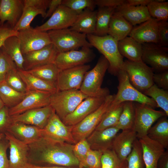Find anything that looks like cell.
Wrapping results in <instances>:
<instances>
[{
  "label": "cell",
  "mask_w": 168,
  "mask_h": 168,
  "mask_svg": "<svg viewBox=\"0 0 168 168\" xmlns=\"http://www.w3.org/2000/svg\"><path fill=\"white\" fill-rule=\"evenodd\" d=\"M143 93L152 99L156 103L157 108L162 109L168 116V91L160 88L154 84Z\"/></svg>",
  "instance_id": "37"
},
{
  "label": "cell",
  "mask_w": 168,
  "mask_h": 168,
  "mask_svg": "<svg viewBox=\"0 0 168 168\" xmlns=\"http://www.w3.org/2000/svg\"><path fill=\"white\" fill-rule=\"evenodd\" d=\"M123 68L127 73L132 86L142 93L154 84L153 71L142 61H124Z\"/></svg>",
  "instance_id": "8"
},
{
  "label": "cell",
  "mask_w": 168,
  "mask_h": 168,
  "mask_svg": "<svg viewBox=\"0 0 168 168\" xmlns=\"http://www.w3.org/2000/svg\"><path fill=\"white\" fill-rule=\"evenodd\" d=\"M23 0H1L0 4V24L5 21L12 28L15 26L24 8Z\"/></svg>",
  "instance_id": "22"
},
{
  "label": "cell",
  "mask_w": 168,
  "mask_h": 168,
  "mask_svg": "<svg viewBox=\"0 0 168 168\" xmlns=\"http://www.w3.org/2000/svg\"><path fill=\"white\" fill-rule=\"evenodd\" d=\"M1 0H0V3H1Z\"/></svg>",
  "instance_id": "62"
},
{
  "label": "cell",
  "mask_w": 168,
  "mask_h": 168,
  "mask_svg": "<svg viewBox=\"0 0 168 168\" xmlns=\"http://www.w3.org/2000/svg\"><path fill=\"white\" fill-rule=\"evenodd\" d=\"M124 0H95V4L100 7H114L123 5L125 3Z\"/></svg>",
  "instance_id": "55"
},
{
  "label": "cell",
  "mask_w": 168,
  "mask_h": 168,
  "mask_svg": "<svg viewBox=\"0 0 168 168\" xmlns=\"http://www.w3.org/2000/svg\"><path fill=\"white\" fill-rule=\"evenodd\" d=\"M24 7H33L46 12L50 0H23Z\"/></svg>",
  "instance_id": "52"
},
{
  "label": "cell",
  "mask_w": 168,
  "mask_h": 168,
  "mask_svg": "<svg viewBox=\"0 0 168 168\" xmlns=\"http://www.w3.org/2000/svg\"><path fill=\"white\" fill-rule=\"evenodd\" d=\"M147 7L151 17L158 21H167L168 2H160L152 0Z\"/></svg>",
  "instance_id": "42"
},
{
  "label": "cell",
  "mask_w": 168,
  "mask_h": 168,
  "mask_svg": "<svg viewBox=\"0 0 168 168\" xmlns=\"http://www.w3.org/2000/svg\"><path fill=\"white\" fill-rule=\"evenodd\" d=\"M138 140L142 147L145 168H157L158 161L165 151V148L147 135Z\"/></svg>",
  "instance_id": "23"
},
{
  "label": "cell",
  "mask_w": 168,
  "mask_h": 168,
  "mask_svg": "<svg viewBox=\"0 0 168 168\" xmlns=\"http://www.w3.org/2000/svg\"><path fill=\"white\" fill-rule=\"evenodd\" d=\"M46 14V11L33 7H24L21 16L13 29L18 32L29 28L31 27L30 24L31 21L35 16L40 15L44 19Z\"/></svg>",
  "instance_id": "38"
},
{
  "label": "cell",
  "mask_w": 168,
  "mask_h": 168,
  "mask_svg": "<svg viewBox=\"0 0 168 168\" xmlns=\"http://www.w3.org/2000/svg\"><path fill=\"white\" fill-rule=\"evenodd\" d=\"M142 60L148 64L153 72H160L168 70V49L152 43L142 44Z\"/></svg>",
  "instance_id": "10"
},
{
  "label": "cell",
  "mask_w": 168,
  "mask_h": 168,
  "mask_svg": "<svg viewBox=\"0 0 168 168\" xmlns=\"http://www.w3.org/2000/svg\"><path fill=\"white\" fill-rule=\"evenodd\" d=\"M95 54L91 48L82 47L79 50L58 52L54 64L59 71L86 64L95 58Z\"/></svg>",
  "instance_id": "12"
},
{
  "label": "cell",
  "mask_w": 168,
  "mask_h": 168,
  "mask_svg": "<svg viewBox=\"0 0 168 168\" xmlns=\"http://www.w3.org/2000/svg\"><path fill=\"white\" fill-rule=\"evenodd\" d=\"M86 38L92 47L96 48L108 61L109 73L116 76L123 69L124 63L123 57L118 50V41L108 35L100 36L88 34Z\"/></svg>",
  "instance_id": "2"
},
{
  "label": "cell",
  "mask_w": 168,
  "mask_h": 168,
  "mask_svg": "<svg viewBox=\"0 0 168 168\" xmlns=\"http://www.w3.org/2000/svg\"><path fill=\"white\" fill-rule=\"evenodd\" d=\"M17 68L12 58L0 49V82L5 81L6 76L11 69Z\"/></svg>",
  "instance_id": "46"
},
{
  "label": "cell",
  "mask_w": 168,
  "mask_h": 168,
  "mask_svg": "<svg viewBox=\"0 0 168 168\" xmlns=\"http://www.w3.org/2000/svg\"><path fill=\"white\" fill-rule=\"evenodd\" d=\"M158 20L151 17L147 21L133 27L128 36L141 44H158Z\"/></svg>",
  "instance_id": "20"
},
{
  "label": "cell",
  "mask_w": 168,
  "mask_h": 168,
  "mask_svg": "<svg viewBox=\"0 0 168 168\" xmlns=\"http://www.w3.org/2000/svg\"><path fill=\"white\" fill-rule=\"evenodd\" d=\"M1 49L8 55L15 63L18 69L24 70V58L19 39L16 35L7 38Z\"/></svg>",
  "instance_id": "31"
},
{
  "label": "cell",
  "mask_w": 168,
  "mask_h": 168,
  "mask_svg": "<svg viewBox=\"0 0 168 168\" xmlns=\"http://www.w3.org/2000/svg\"><path fill=\"white\" fill-rule=\"evenodd\" d=\"M73 145L43 134L28 144L29 162L40 166L79 167V161L73 152Z\"/></svg>",
  "instance_id": "1"
},
{
  "label": "cell",
  "mask_w": 168,
  "mask_h": 168,
  "mask_svg": "<svg viewBox=\"0 0 168 168\" xmlns=\"http://www.w3.org/2000/svg\"><path fill=\"white\" fill-rule=\"evenodd\" d=\"M6 130L17 139L27 144L35 142L43 135V129L19 122H12Z\"/></svg>",
  "instance_id": "25"
},
{
  "label": "cell",
  "mask_w": 168,
  "mask_h": 168,
  "mask_svg": "<svg viewBox=\"0 0 168 168\" xmlns=\"http://www.w3.org/2000/svg\"><path fill=\"white\" fill-rule=\"evenodd\" d=\"M102 153L100 151L91 149L84 162L79 168H101Z\"/></svg>",
  "instance_id": "47"
},
{
  "label": "cell",
  "mask_w": 168,
  "mask_h": 168,
  "mask_svg": "<svg viewBox=\"0 0 168 168\" xmlns=\"http://www.w3.org/2000/svg\"><path fill=\"white\" fill-rule=\"evenodd\" d=\"M157 168H168V151H165L160 157L157 164Z\"/></svg>",
  "instance_id": "57"
},
{
  "label": "cell",
  "mask_w": 168,
  "mask_h": 168,
  "mask_svg": "<svg viewBox=\"0 0 168 168\" xmlns=\"http://www.w3.org/2000/svg\"><path fill=\"white\" fill-rule=\"evenodd\" d=\"M114 95H109L102 105L82 121L72 126L71 133L75 143L87 137L95 129L109 109Z\"/></svg>",
  "instance_id": "7"
},
{
  "label": "cell",
  "mask_w": 168,
  "mask_h": 168,
  "mask_svg": "<svg viewBox=\"0 0 168 168\" xmlns=\"http://www.w3.org/2000/svg\"><path fill=\"white\" fill-rule=\"evenodd\" d=\"M133 27L122 16L115 11L110 21L108 35L118 41L128 35Z\"/></svg>",
  "instance_id": "29"
},
{
  "label": "cell",
  "mask_w": 168,
  "mask_h": 168,
  "mask_svg": "<svg viewBox=\"0 0 168 168\" xmlns=\"http://www.w3.org/2000/svg\"><path fill=\"white\" fill-rule=\"evenodd\" d=\"M27 168H75L57 166H40L30 164Z\"/></svg>",
  "instance_id": "59"
},
{
  "label": "cell",
  "mask_w": 168,
  "mask_h": 168,
  "mask_svg": "<svg viewBox=\"0 0 168 168\" xmlns=\"http://www.w3.org/2000/svg\"><path fill=\"white\" fill-rule=\"evenodd\" d=\"M116 7H100L97 10L95 31L94 35L103 36L108 35L110 21Z\"/></svg>",
  "instance_id": "33"
},
{
  "label": "cell",
  "mask_w": 168,
  "mask_h": 168,
  "mask_svg": "<svg viewBox=\"0 0 168 168\" xmlns=\"http://www.w3.org/2000/svg\"><path fill=\"white\" fill-rule=\"evenodd\" d=\"M5 81L8 86L15 90L23 93L27 92L26 86L18 73L17 68L9 71Z\"/></svg>",
  "instance_id": "45"
},
{
  "label": "cell",
  "mask_w": 168,
  "mask_h": 168,
  "mask_svg": "<svg viewBox=\"0 0 168 168\" xmlns=\"http://www.w3.org/2000/svg\"><path fill=\"white\" fill-rule=\"evenodd\" d=\"M17 32L15 31L7 23L0 24V49L5 40L8 37L17 35Z\"/></svg>",
  "instance_id": "51"
},
{
  "label": "cell",
  "mask_w": 168,
  "mask_h": 168,
  "mask_svg": "<svg viewBox=\"0 0 168 168\" xmlns=\"http://www.w3.org/2000/svg\"><path fill=\"white\" fill-rule=\"evenodd\" d=\"M158 33L159 43L162 47L168 46V22L166 21H158Z\"/></svg>",
  "instance_id": "49"
},
{
  "label": "cell",
  "mask_w": 168,
  "mask_h": 168,
  "mask_svg": "<svg viewBox=\"0 0 168 168\" xmlns=\"http://www.w3.org/2000/svg\"><path fill=\"white\" fill-rule=\"evenodd\" d=\"M54 111L50 105L29 110L21 114L11 116L12 123H21L42 129L46 125Z\"/></svg>",
  "instance_id": "18"
},
{
  "label": "cell",
  "mask_w": 168,
  "mask_h": 168,
  "mask_svg": "<svg viewBox=\"0 0 168 168\" xmlns=\"http://www.w3.org/2000/svg\"><path fill=\"white\" fill-rule=\"evenodd\" d=\"M78 15L70 8L61 4L47 21L35 28L45 32L69 28L74 23Z\"/></svg>",
  "instance_id": "13"
},
{
  "label": "cell",
  "mask_w": 168,
  "mask_h": 168,
  "mask_svg": "<svg viewBox=\"0 0 168 168\" xmlns=\"http://www.w3.org/2000/svg\"><path fill=\"white\" fill-rule=\"evenodd\" d=\"M124 102L116 106H110L95 130H100L115 126L123 109Z\"/></svg>",
  "instance_id": "40"
},
{
  "label": "cell",
  "mask_w": 168,
  "mask_h": 168,
  "mask_svg": "<svg viewBox=\"0 0 168 168\" xmlns=\"http://www.w3.org/2000/svg\"><path fill=\"white\" fill-rule=\"evenodd\" d=\"M1 140H0V168H8L9 160L7 154V150L9 147L8 142L7 143Z\"/></svg>",
  "instance_id": "53"
},
{
  "label": "cell",
  "mask_w": 168,
  "mask_h": 168,
  "mask_svg": "<svg viewBox=\"0 0 168 168\" xmlns=\"http://www.w3.org/2000/svg\"><path fill=\"white\" fill-rule=\"evenodd\" d=\"M90 67L84 64L59 71L56 82L58 91L79 90L85 74Z\"/></svg>",
  "instance_id": "15"
},
{
  "label": "cell",
  "mask_w": 168,
  "mask_h": 168,
  "mask_svg": "<svg viewBox=\"0 0 168 168\" xmlns=\"http://www.w3.org/2000/svg\"><path fill=\"white\" fill-rule=\"evenodd\" d=\"M3 137V134L0 133V140L2 139Z\"/></svg>",
  "instance_id": "61"
},
{
  "label": "cell",
  "mask_w": 168,
  "mask_h": 168,
  "mask_svg": "<svg viewBox=\"0 0 168 168\" xmlns=\"http://www.w3.org/2000/svg\"><path fill=\"white\" fill-rule=\"evenodd\" d=\"M91 149L86 139L82 140L73 145L74 154L79 162L80 168L84 162L87 154Z\"/></svg>",
  "instance_id": "48"
},
{
  "label": "cell",
  "mask_w": 168,
  "mask_h": 168,
  "mask_svg": "<svg viewBox=\"0 0 168 168\" xmlns=\"http://www.w3.org/2000/svg\"><path fill=\"white\" fill-rule=\"evenodd\" d=\"M120 130L116 126L94 130L86 138L91 149L102 153L112 149L114 139Z\"/></svg>",
  "instance_id": "21"
},
{
  "label": "cell",
  "mask_w": 168,
  "mask_h": 168,
  "mask_svg": "<svg viewBox=\"0 0 168 168\" xmlns=\"http://www.w3.org/2000/svg\"><path fill=\"white\" fill-rule=\"evenodd\" d=\"M18 73L24 83L27 90L54 93L58 90L57 84L38 78L26 70L17 68Z\"/></svg>",
  "instance_id": "27"
},
{
  "label": "cell",
  "mask_w": 168,
  "mask_h": 168,
  "mask_svg": "<svg viewBox=\"0 0 168 168\" xmlns=\"http://www.w3.org/2000/svg\"><path fill=\"white\" fill-rule=\"evenodd\" d=\"M26 71L41 79L56 84L59 72L54 63L38 66Z\"/></svg>",
  "instance_id": "36"
},
{
  "label": "cell",
  "mask_w": 168,
  "mask_h": 168,
  "mask_svg": "<svg viewBox=\"0 0 168 168\" xmlns=\"http://www.w3.org/2000/svg\"><path fill=\"white\" fill-rule=\"evenodd\" d=\"M115 11L133 26L140 24L151 17L147 6H130L125 3L117 7Z\"/></svg>",
  "instance_id": "26"
},
{
  "label": "cell",
  "mask_w": 168,
  "mask_h": 168,
  "mask_svg": "<svg viewBox=\"0 0 168 168\" xmlns=\"http://www.w3.org/2000/svg\"><path fill=\"white\" fill-rule=\"evenodd\" d=\"M135 117L133 129L137 138L147 135L153 124L161 118L166 116L163 111L155 110L148 105L134 102Z\"/></svg>",
  "instance_id": "9"
},
{
  "label": "cell",
  "mask_w": 168,
  "mask_h": 168,
  "mask_svg": "<svg viewBox=\"0 0 168 168\" xmlns=\"http://www.w3.org/2000/svg\"><path fill=\"white\" fill-rule=\"evenodd\" d=\"M119 84L117 94L114 95V98L111 105L116 106L127 101H133L145 104L154 109L157 108L156 102L151 98L139 91L131 84L128 75L123 68L117 75Z\"/></svg>",
  "instance_id": "4"
},
{
  "label": "cell",
  "mask_w": 168,
  "mask_h": 168,
  "mask_svg": "<svg viewBox=\"0 0 168 168\" xmlns=\"http://www.w3.org/2000/svg\"><path fill=\"white\" fill-rule=\"evenodd\" d=\"M127 168H144L142 150L138 138L134 142L132 150L126 159Z\"/></svg>",
  "instance_id": "43"
},
{
  "label": "cell",
  "mask_w": 168,
  "mask_h": 168,
  "mask_svg": "<svg viewBox=\"0 0 168 168\" xmlns=\"http://www.w3.org/2000/svg\"><path fill=\"white\" fill-rule=\"evenodd\" d=\"M97 11L86 9L78 15L69 29L86 34H94L95 31Z\"/></svg>",
  "instance_id": "28"
},
{
  "label": "cell",
  "mask_w": 168,
  "mask_h": 168,
  "mask_svg": "<svg viewBox=\"0 0 168 168\" xmlns=\"http://www.w3.org/2000/svg\"><path fill=\"white\" fill-rule=\"evenodd\" d=\"M152 0H127L125 3L128 5L147 6Z\"/></svg>",
  "instance_id": "58"
},
{
  "label": "cell",
  "mask_w": 168,
  "mask_h": 168,
  "mask_svg": "<svg viewBox=\"0 0 168 168\" xmlns=\"http://www.w3.org/2000/svg\"><path fill=\"white\" fill-rule=\"evenodd\" d=\"M101 168H127L126 160L122 161L112 149L102 152L101 159Z\"/></svg>",
  "instance_id": "41"
},
{
  "label": "cell",
  "mask_w": 168,
  "mask_h": 168,
  "mask_svg": "<svg viewBox=\"0 0 168 168\" xmlns=\"http://www.w3.org/2000/svg\"><path fill=\"white\" fill-rule=\"evenodd\" d=\"M52 93L38 91H27L23 99L18 104L9 108V115L18 114L27 110L50 105Z\"/></svg>",
  "instance_id": "14"
},
{
  "label": "cell",
  "mask_w": 168,
  "mask_h": 168,
  "mask_svg": "<svg viewBox=\"0 0 168 168\" xmlns=\"http://www.w3.org/2000/svg\"><path fill=\"white\" fill-rule=\"evenodd\" d=\"M109 67V63L103 55L91 70L85 74L79 90L88 97L107 96L110 95L109 89L102 88L103 78Z\"/></svg>",
  "instance_id": "3"
},
{
  "label": "cell",
  "mask_w": 168,
  "mask_h": 168,
  "mask_svg": "<svg viewBox=\"0 0 168 168\" xmlns=\"http://www.w3.org/2000/svg\"><path fill=\"white\" fill-rule=\"evenodd\" d=\"M58 52L55 47L51 43L40 49L24 54V69L28 70L38 66L54 63Z\"/></svg>",
  "instance_id": "19"
},
{
  "label": "cell",
  "mask_w": 168,
  "mask_h": 168,
  "mask_svg": "<svg viewBox=\"0 0 168 168\" xmlns=\"http://www.w3.org/2000/svg\"><path fill=\"white\" fill-rule=\"evenodd\" d=\"M137 138L136 133L133 128L122 130L115 138L112 149L120 160L126 161Z\"/></svg>",
  "instance_id": "24"
},
{
  "label": "cell",
  "mask_w": 168,
  "mask_h": 168,
  "mask_svg": "<svg viewBox=\"0 0 168 168\" xmlns=\"http://www.w3.org/2000/svg\"><path fill=\"white\" fill-rule=\"evenodd\" d=\"M135 117L134 102H125L119 121L115 126L119 130H122L133 128Z\"/></svg>",
  "instance_id": "35"
},
{
  "label": "cell",
  "mask_w": 168,
  "mask_h": 168,
  "mask_svg": "<svg viewBox=\"0 0 168 168\" xmlns=\"http://www.w3.org/2000/svg\"><path fill=\"white\" fill-rule=\"evenodd\" d=\"M52 44L59 52L77 50L79 48L92 46L87 39L86 35L69 28L47 31Z\"/></svg>",
  "instance_id": "5"
},
{
  "label": "cell",
  "mask_w": 168,
  "mask_h": 168,
  "mask_svg": "<svg viewBox=\"0 0 168 168\" xmlns=\"http://www.w3.org/2000/svg\"><path fill=\"white\" fill-rule=\"evenodd\" d=\"M49 119L55 126L57 140L73 144H75L71 133L72 126H67L64 124L54 111Z\"/></svg>",
  "instance_id": "39"
},
{
  "label": "cell",
  "mask_w": 168,
  "mask_h": 168,
  "mask_svg": "<svg viewBox=\"0 0 168 168\" xmlns=\"http://www.w3.org/2000/svg\"><path fill=\"white\" fill-rule=\"evenodd\" d=\"M5 106L3 103L0 98V109Z\"/></svg>",
  "instance_id": "60"
},
{
  "label": "cell",
  "mask_w": 168,
  "mask_h": 168,
  "mask_svg": "<svg viewBox=\"0 0 168 168\" xmlns=\"http://www.w3.org/2000/svg\"><path fill=\"white\" fill-rule=\"evenodd\" d=\"M62 0H50L44 19L51 16L58 6L62 4Z\"/></svg>",
  "instance_id": "56"
},
{
  "label": "cell",
  "mask_w": 168,
  "mask_h": 168,
  "mask_svg": "<svg viewBox=\"0 0 168 168\" xmlns=\"http://www.w3.org/2000/svg\"><path fill=\"white\" fill-rule=\"evenodd\" d=\"M108 96L88 97L73 111L62 121L67 126H72L76 125L97 109Z\"/></svg>",
  "instance_id": "16"
},
{
  "label": "cell",
  "mask_w": 168,
  "mask_h": 168,
  "mask_svg": "<svg viewBox=\"0 0 168 168\" xmlns=\"http://www.w3.org/2000/svg\"><path fill=\"white\" fill-rule=\"evenodd\" d=\"M119 52L123 57L133 62L142 60V44L129 36L118 42Z\"/></svg>",
  "instance_id": "30"
},
{
  "label": "cell",
  "mask_w": 168,
  "mask_h": 168,
  "mask_svg": "<svg viewBox=\"0 0 168 168\" xmlns=\"http://www.w3.org/2000/svg\"><path fill=\"white\" fill-rule=\"evenodd\" d=\"M153 80L158 87L167 90L168 89V70L153 74Z\"/></svg>",
  "instance_id": "50"
},
{
  "label": "cell",
  "mask_w": 168,
  "mask_h": 168,
  "mask_svg": "<svg viewBox=\"0 0 168 168\" xmlns=\"http://www.w3.org/2000/svg\"><path fill=\"white\" fill-rule=\"evenodd\" d=\"M12 123L9 108L4 106L0 109V129L6 128Z\"/></svg>",
  "instance_id": "54"
},
{
  "label": "cell",
  "mask_w": 168,
  "mask_h": 168,
  "mask_svg": "<svg viewBox=\"0 0 168 168\" xmlns=\"http://www.w3.org/2000/svg\"><path fill=\"white\" fill-rule=\"evenodd\" d=\"M23 55L40 49L51 43L47 32L37 30L31 27L17 32Z\"/></svg>",
  "instance_id": "11"
},
{
  "label": "cell",
  "mask_w": 168,
  "mask_h": 168,
  "mask_svg": "<svg viewBox=\"0 0 168 168\" xmlns=\"http://www.w3.org/2000/svg\"><path fill=\"white\" fill-rule=\"evenodd\" d=\"M167 116L163 117L148 130L147 136L157 142L165 149L168 148V119Z\"/></svg>",
  "instance_id": "32"
},
{
  "label": "cell",
  "mask_w": 168,
  "mask_h": 168,
  "mask_svg": "<svg viewBox=\"0 0 168 168\" xmlns=\"http://www.w3.org/2000/svg\"><path fill=\"white\" fill-rule=\"evenodd\" d=\"M88 97L79 90L58 91L52 94L50 105L62 120Z\"/></svg>",
  "instance_id": "6"
},
{
  "label": "cell",
  "mask_w": 168,
  "mask_h": 168,
  "mask_svg": "<svg viewBox=\"0 0 168 168\" xmlns=\"http://www.w3.org/2000/svg\"><path fill=\"white\" fill-rule=\"evenodd\" d=\"M26 93L17 91L9 86L5 81L0 82V98L9 108L18 104L25 96Z\"/></svg>",
  "instance_id": "34"
},
{
  "label": "cell",
  "mask_w": 168,
  "mask_h": 168,
  "mask_svg": "<svg viewBox=\"0 0 168 168\" xmlns=\"http://www.w3.org/2000/svg\"><path fill=\"white\" fill-rule=\"evenodd\" d=\"M10 149L8 168H26L28 160V147L7 132H5Z\"/></svg>",
  "instance_id": "17"
},
{
  "label": "cell",
  "mask_w": 168,
  "mask_h": 168,
  "mask_svg": "<svg viewBox=\"0 0 168 168\" xmlns=\"http://www.w3.org/2000/svg\"><path fill=\"white\" fill-rule=\"evenodd\" d=\"M78 14L86 9L94 10L96 5L93 0H62V4Z\"/></svg>",
  "instance_id": "44"
}]
</instances>
